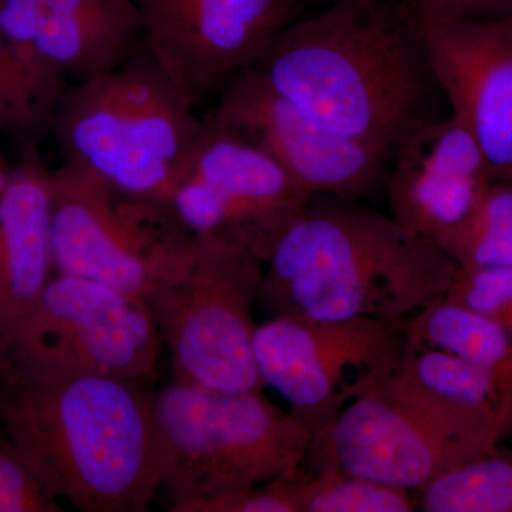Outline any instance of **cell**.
I'll list each match as a JSON object with an SVG mask.
<instances>
[{
  "label": "cell",
  "mask_w": 512,
  "mask_h": 512,
  "mask_svg": "<svg viewBox=\"0 0 512 512\" xmlns=\"http://www.w3.org/2000/svg\"><path fill=\"white\" fill-rule=\"evenodd\" d=\"M254 67L323 126L389 164L407 134L441 119L426 30L404 0H330L285 26Z\"/></svg>",
  "instance_id": "6da1fadb"
},
{
  "label": "cell",
  "mask_w": 512,
  "mask_h": 512,
  "mask_svg": "<svg viewBox=\"0 0 512 512\" xmlns=\"http://www.w3.org/2000/svg\"><path fill=\"white\" fill-rule=\"evenodd\" d=\"M458 265L429 238L359 200L313 195L266 262V316L410 318L446 295Z\"/></svg>",
  "instance_id": "7a4b0ae2"
},
{
  "label": "cell",
  "mask_w": 512,
  "mask_h": 512,
  "mask_svg": "<svg viewBox=\"0 0 512 512\" xmlns=\"http://www.w3.org/2000/svg\"><path fill=\"white\" fill-rule=\"evenodd\" d=\"M0 424L59 500L83 512H144L163 457L154 394L137 382L0 375Z\"/></svg>",
  "instance_id": "3957f363"
},
{
  "label": "cell",
  "mask_w": 512,
  "mask_h": 512,
  "mask_svg": "<svg viewBox=\"0 0 512 512\" xmlns=\"http://www.w3.org/2000/svg\"><path fill=\"white\" fill-rule=\"evenodd\" d=\"M201 128L194 107L141 50L110 72L70 84L50 133L64 164L164 202Z\"/></svg>",
  "instance_id": "277c9868"
},
{
  "label": "cell",
  "mask_w": 512,
  "mask_h": 512,
  "mask_svg": "<svg viewBox=\"0 0 512 512\" xmlns=\"http://www.w3.org/2000/svg\"><path fill=\"white\" fill-rule=\"evenodd\" d=\"M168 510L289 476L312 433L262 392L222 393L171 383L154 394Z\"/></svg>",
  "instance_id": "5b68a950"
},
{
  "label": "cell",
  "mask_w": 512,
  "mask_h": 512,
  "mask_svg": "<svg viewBox=\"0 0 512 512\" xmlns=\"http://www.w3.org/2000/svg\"><path fill=\"white\" fill-rule=\"evenodd\" d=\"M49 191L55 274L147 299L194 265L201 239L165 202L64 163L49 170Z\"/></svg>",
  "instance_id": "8992f818"
},
{
  "label": "cell",
  "mask_w": 512,
  "mask_h": 512,
  "mask_svg": "<svg viewBox=\"0 0 512 512\" xmlns=\"http://www.w3.org/2000/svg\"><path fill=\"white\" fill-rule=\"evenodd\" d=\"M200 239L188 274L146 299L175 380L214 392H262L252 311L266 264L239 245Z\"/></svg>",
  "instance_id": "52a82bcc"
},
{
  "label": "cell",
  "mask_w": 512,
  "mask_h": 512,
  "mask_svg": "<svg viewBox=\"0 0 512 512\" xmlns=\"http://www.w3.org/2000/svg\"><path fill=\"white\" fill-rule=\"evenodd\" d=\"M160 340L146 299L55 274L0 355V375H96L138 383L157 372Z\"/></svg>",
  "instance_id": "ba28073f"
},
{
  "label": "cell",
  "mask_w": 512,
  "mask_h": 512,
  "mask_svg": "<svg viewBox=\"0 0 512 512\" xmlns=\"http://www.w3.org/2000/svg\"><path fill=\"white\" fill-rule=\"evenodd\" d=\"M407 320H318L285 315L256 326L259 376L311 433L357 397L375 392L399 366Z\"/></svg>",
  "instance_id": "9c48e42d"
},
{
  "label": "cell",
  "mask_w": 512,
  "mask_h": 512,
  "mask_svg": "<svg viewBox=\"0 0 512 512\" xmlns=\"http://www.w3.org/2000/svg\"><path fill=\"white\" fill-rule=\"evenodd\" d=\"M312 197L264 151L202 119L164 202L195 237L239 245L266 264Z\"/></svg>",
  "instance_id": "30bf717a"
},
{
  "label": "cell",
  "mask_w": 512,
  "mask_h": 512,
  "mask_svg": "<svg viewBox=\"0 0 512 512\" xmlns=\"http://www.w3.org/2000/svg\"><path fill=\"white\" fill-rule=\"evenodd\" d=\"M143 50L197 110L255 66L301 0H131Z\"/></svg>",
  "instance_id": "8fae6325"
},
{
  "label": "cell",
  "mask_w": 512,
  "mask_h": 512,
  "mask_svg": "<svg viewBox=\"0 0 512 512\" xmlns=\"http://www.w3.org/2000/svg\"><path fill=\"white\" fill-rule=\"evenodd\" d=\"M204 119L264 151L309 195L362 201L386 190V158L323 126L254 66L225 84Z\"/></svg>",
  "instance_id": "7c38bea8"
},
{
  "label": "cell",
  "mask_w": 512,
  "mask_h": 512,
  "mask_svg": "<svg viewBox=\"0 0 512 512\" xmlns=\"http://www.w3.org/2000/svg\"><path fill=\"white\" fill-rule=\"evenodd\" d=\"M483 456L440 429L426 414L376 389L357 397L312 434L301 466L343 471L419 491L448 468Z\"/></svg>",
  "instance_id": "4fadbf2b"
},
{
  "label": "cell",
  "mask_w": 512,
  "mask_h": 512,
  "mask_svg": "<svg viewBox=\"0 0 512 512\" xmlns=\"http://www.w3.org/2000/svg\"><path fill=\"white\" fill-rule=\"evenodd\" d=\"M424 30L451 117L477 141L491 180H512V16Z\"/></svg>",
  "instance_id": "5bb4252c"
},
{
  "label": "cell",
  "mask_w": 512,
  "mask_h": 512,
  "mask_svg": "<svg viewBox=\"0 0 512 512\" xmlns=\"http://www.w3.org/2000/svg\"><path fill=\"white\" fill-rule=\"evenodd\" d=\"M0 30L29 63L66 83L110 72L143 50L131 0H0Z\"/></svg>",
  "instance_id": "9a60e30c"
},
{
  "label": "cell",
  "mask_w": 512,
  "mask_h": 512,
  "mask_svg": "<svg viewBox=\"0 0 512 512\" xmlns=\"http://www.w3.org/2000/svg\"><path fill=\"white\" fill-rule=\"evenodd\" d=\"M491 183L477 141L450 116L420 124L404 137L384 191L394 220L439 242L466 220Z\"/></svg>",
  "instance_id": "2e32d148"
},
{
  "label": "cell",
  "mask_w": 512,
  "mask_h": 512,
  "mask_svg": "<svg viewBox=\"0 0 512 512\" xmlns=\"http://www.w3.org/2000/svg\"><path fill=\"white\" fill-rule=\"evenodd\" d=\"M25 151L0 194V355L55 276L49 170Z\"/></svg>",
  "instance_id": "e0dca14e"
},
{
  "label": "cell",
  "mask_w": 512,
  "mask_h": 512,
  "mask_svg": "<svg viewBox=\"0 0 512 512\" xmlns=\"http://www.w3.org/2000/svg\"><path fill=\"white\" fill-rule=\"evenodd\" d=\"M429 416L458 443L485 454L503 430L493 375L439 349L406 346L399 366L379 387Z\"/></svg>",
  "instance_id": "ac0fdd59"
},
{
  "label": "cell",
  "mask_w": 512,
  "mask_h": 512,
  "mask_svg": "<svg viewBox=\"0 0 512 512\" xmlns=\"http://www.w3.org/2000/svg\"><path fill=\"white\" fill-rule=\"evenodd\" d=\"M64 83L23 59L0 30V131L25 147L50 133Z\"/></svg>",
  "instance_id": "d6986e66"
},
{
  "label": "cell",
  "mask_w": 512,
  "mask_h": 512,
  "mask_svg": "<svg viewBox=\"0 0 512 512\" xmlns=\"http://www.w3.org/2000/svg\"><path fill=\"white\" fill-rule=\"evenodd\" d=\"M419 493L424 512L512 511V460L485 453L448 468Z\"/></svg>",
  "instance_id": "ffe728a7"
},
{
  "label": "cell",
  "mask_w": 512,
  "mask_h": 512,
  "mask_svg": "<svg viewBox=\"0 0 512 512\" xmlns=\"http://www.w3.org/2000/svg\"><path fill=\"white\" fill-rule=\"evenodd\" d=\"M409 490L376 483L328 468L309 471L301 466L299 512H412Z\"/></svg>",
  "instance_id": "44dd1931"
},
{
  "label": "cell",
  "mask_w": 512,
  "mask_h": 512,
  "mask_svg": "<svg viewBox=\"0 0 512 512\" xmlns=\"http://www.w3.org/2000/svg\"><path fill=\"white\" fill-rule=\"evenodd\" d=\"M45 481L0 424V512H63Z\"/></svg>",
  "instance_id": "7402d4cb"
},
{
  "label": "cell",
  "mask_w": 512,
  "mask_h": 512,
  "mask_svg": "<svg viewBox=\"0 0 512 512\" xmlns=\"http://www.w3.org/2000/svg\"><path fill=\"white\" fill-rule=\"evenodd\" d=\"M444 298L481 313L512 335V266L503 269H458Z\"/></svg>",
  "instance_id": "603a6c76"
},
{
  "label": "cell",
  "mask_w": 512,
  "mask_h": 512,
  "mask_svg": "<svg viewBox=\"0 0 512 512\" xmlns=\"http://www.w3.org/2000/svg\"><path fill=\"white\" fill-rule=\"evenodd\" d=\"M301 466L289 476L183 505L177 512H299Z\"/></svg>",
  "instance_id": "cb8c5ba5"
},
{
  "label": "cell",
  "mask_w": 512,
  "mask_h": 512,
  "mask_svg": "<svg viewBox=\"0 0 512 512\" xmlns=\"http://www.w3.org/2000/svg\"><path fill=\"white\" fill-rule=\"evenodd\" d=\"M423 28L512 16V0H404Z\"/></svg>",
  "instance_id": "d4e9b609"
},
{
  "label": "cell",
  "mask_w": 512,
  "mask_h": 512,
  "mask_svg": "<svg viewBox=\"0 0 512 512\" xmlns=\"http://www.w3.org/2000/svg\"><path fill=\"white\" fill-rule=\"evenodd\" d=\"M460 269H503L512 266V224L485 232L450 255Z\"/></svg>",
  "instance_id": "484cf974"
},
{
  "label": "cell",
  "mask_w": 512,
  "mask_h": 512,
  "mask_svg": "<svg viewBox=\"0 0 512 512\" xmlns=\"http://www.w3.org/2000/svg\"><path fill=\"white\" fill-rule=\"evenodd\" d=\"M10 171L5 167V164L0 160V194L5 190L6 185L9 183Z\"/></svg>",
  "instance_id": "4316f807"
}]
</instances>
